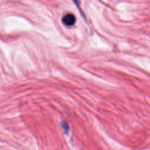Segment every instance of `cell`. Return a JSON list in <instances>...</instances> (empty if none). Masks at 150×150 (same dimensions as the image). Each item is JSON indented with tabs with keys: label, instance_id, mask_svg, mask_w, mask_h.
<instances>
[{
	"label": "cell",
	"instance_id": "obj_1",
	"mask_svg": "<svg viewBox=\"0 0 150 150\" xmlns=\"http://www.w3.org/2000/svg\"><path fill=\"white\" fill-rule=\"evenodd\" d=\"M62 22L66 26H73L76 22V17L72 13H67L63 16Z\"/></svg>",
	"mask_w": 150,
	"mask_h": 150
},
{
	"label": "cell",
	"instance_id": "obj_2",
	"mask_svg": "<svg viewBox=\"0 0 150 150\" xmlns=\"http://www.w3.org/2000/svg\"><path fill=\"white\" fill-rule=\"evenodd\" d=\"M62 126L63 128L64 129L65 132H68V131H69V126H68L67 123H66V122H62Z\"/></svg>",
	"mask_w": 150,
	"mask_h": 150
}]
</instances>
